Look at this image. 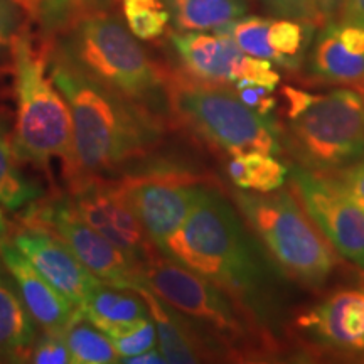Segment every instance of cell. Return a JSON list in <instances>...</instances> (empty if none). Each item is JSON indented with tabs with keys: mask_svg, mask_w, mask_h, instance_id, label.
<instances>
[{
	"mask_svg": "<svg viewBox=\"0 0 364 364\" xmlns=\"http://www.w3.org/2000/svg\"><path fill=\"white\" fill-rule=\"evenodd\" d=\"M51 75L73 117L75 157L66 182L108 177L161 144L166 124L159 113L105 88L61 51L51 56Z\"/></svg>",
	"mask_w": 364,
	"mask_h": 364,
	"instance_id": "6da1fadb",
	"label": "cell"
},
{
	"mask_svg": "<svg viewBox=\"0 0 364 364\" xmlns=\"http://www.w3.org/2000/svg\"><path fill=\"white\" fill-rule=\"evenodd\" d=\"M161 252L220 287L268 326L270 270L216 186L201 196Z\"/></svg>",
	"mask_w": 364,
	"mask_h": 364,
	"instance_id": "7a4b0ae2",
	"label": "cell"
},
{
	"mask_svg": "<svg viewBox=\"0 0 364 364\" xmlns=\"http://www.w3.org/2000/svg\"><path fill=\"white\" fill-rule=\"evenodd\" d=\"M145 287L179 314L216 359L255 363L279 353L270 327L238 300L156 248L139 263Z\"/></svg>",
	"mask_w": 364,
	"mask_h": 364,
	"instance_id": "3957f363",
	"label": "cell"
},
{
	"mask_svg": "<svg viewBox=\"0 0 364 364\" xmlns=\"http://www.w3.org/2000/svg\"><path fill=\"white\" fill-rule=\"evenodd\" d=\"M17 118L11 144L21 164H33L48 171L53 159H59L65 174L75 157L73 117L70 105L54 85L49 63L53 46L36 41L19 29L12 41Z\"/></svg>",
	"mask_w": 364,
	"mask_h": 364,
	"instance_id": "277c9868",
	"label": "cell"
},
{
	"mask_svg": "<svg viewBox=\"0 0 364 364\" xmlns=\"http://www.w3.org/2000/svg\"><path fill=\"white\" fill-rule=\"evenodd\" d=\"M284 139L302 167L332 176L364 157V95L334 90L326 95L284 86Z\"/></svg>",
	"mask_w": 364,
	"mask_h": 364,
	"instance_id": "5b68a950",
	"label": "cell"
},
{
	"mask_svg": "<svg viewBox=\"0 0 364 364\" xmlns=\"http://www.w3.org/2000/svg\"><path fill=\"white\" fill-rule=\"evenodd\" d=\"M61 51L85 75L130 102L162 115L166 68L152 61L130 29L110 12L95 14L68 31Z\"/></svg>",
	"mask_w": 364,
	"mask_h": 364,
	"instance_id": "8992f818",
	"label": "cell"
},
{
	"mask_svg": "<svg viewBox=\"0 0 364 364\" xmlns=\"http://www.w3.org/2000/svg\"><path fill=\"white\" fill-rule=\"evenodd\" d=\"M167 113L203 142L228 156L258 150L280 152L277 127L241 102L230 85L194 78L184 70L166 71Z\"/></svg>",
	"mask_w": 364,
	"mask_h": 364,
	"instance_id": "52a82bcc",
	"label": "cell"
},
{
	"mask_svg": "<svg viewBox=\"0 0 364 364\" xmlns=\"http://www.w3.org/2000/svg\"><path fill=\"white\" fill-rule=\"evenodd\" d=\"M233 199L285 275L307 289L326 284L338 265V255L289 191L255 193L238 189Z\"/></svg>",
	"mask_w": 364,
	"mask_h": 364,
	"instance_id": "ba28073f",
	"label": "cell"
},
{
	"mask_svg": "<svg viewBox=\"0 0 364 364\" xmlns=\"http://www.w3.org/2000/svg\"><path fill=\"white\" fill-rule=\"evenodd\" d=\"M115 181L159 250L179 230L201 196L216 186L209 177L167 161L125 172Z\"/></svg>",
	"mask_w": 364,
	"mask_h": 364,
	"instance_id": "9c48e42d",
	"label": "cell"
},
{
	"mask_svg": "<svg viewBox=\"0 0 364 364\" xmlns=\"http://www.w3.org/2000/svg\"><path fill=\"white\" fill-rule=\"evenodd\" d=\"M22 225L53 235L103 284L134 289L139 263L81 220L70 196L36 199L21 218Z\"/></svg>",
	"mask_w": 364,
	"mask_h": 364,
	"instance_id": "30bf717a",
	"label": "cell"
},
{
	"mask_svg": "<svg viewBox=\"0 0 364 364\" xmlns=\"http://www.w3.org/2000/svg\"><path fill=\"white\" fill-rule=\"evenodd\" d=\"M290 186L336 252L364 270V209L349 198L334 177L302 166L290 169Z\"/></svg>",
	"mask_w": 364,
	"mask_h": 364,
	"instance_id": "8fae6325",
	"label": "cell"
},
{
	"mask_svg": "<svg viewBox=\"0 0 364 364\" xmlns=\"http://www.w3.org/2000/svg\"><path fill=\"white\" fill-rule=\"evenodd\" d=\"M68 196L91 230L142 263L157 247L110 177H80L66 182Z\"/></svg>",
	"mask_w": 364,
	"mask_h": 364,
	"instance_id": "7c38bea8",
	"label": "cell"
},
{
	"mask_svg": "<svg viewBox=\"0 0 364 364\" xmlns=\"http://www.w3.org/2000/svg\"><path fill=\"white\" fill-rule=\"evenodd\" d=\"M182 70L194 78L221 85L250 81L275 90L280 75L267 59L248 56L223 33H177L171 36Z\"/></svg>",
	"mask_w": 364,
	"mask_h": 364,
	"instance_id": "4fadbf2b",
	"label": "cell"
},
{
	"mask_svg": "<svg viewBox=\"0 0 364 364\" xmlns=\"http://www.w3.org/2000/svg\"><path fill=\"white\" fill-rule=\"evenodd\" d=\"M297 327L322 351L364 354V287L327 295L297 318Z\"/></svg>",
	"mask_w": 364,
	"mask_h": 364,
	"instance_id": "5bb4252c",
	"label": "cell"
},
{
	"mask_svg": "<svg viewBox=\"0 0 364 364\" xmlns=\"http://www.w3.org/2000/svg\"><path fill=\"white\" fill-rule=\"evenodd\" d=\"M311 22L265 17H240L218 33L230 36L248 56L267 59L285 70H299L307 56L314 34Z\"/></svg>",
	"mask_w": 364,
	"mask_h": 364,
	"instance_id": "9a60e30c",
	"label": "cell"
},
{
	"mask_svg": "<svg viewBox=\"0 0 364 364\" xmlns=\"http://www.w3.org/2000/svg\"><path fill=\"white\" fill-rule=\"evenodd\" d=\"M12 243L31 265L80 311L90 295L103 284L65 243L46 231L21 226L14 235Z\"/></svg>",
	"mask_w": 364,
	"mask_h": 364,
	"instance_id": "2e32d148",
	"label": "cell"
},
{
	"mask_svg": "<svg viewBox=\"0 0 364 364\" xmlns=\"http://www.w3.org/2000/svg\"><path fill=\"white\" fill-rule=\"evenodd\" d=\"M0 260L12 275L31 317L43 332L65 334L83 314L44 279L12 241H0Z\"/></svg>",
	"mask_w": 364,
	"mask_h": 364,
	"instance_id": "e0dca14e",
	"label": "cell"
},
{
	"mask_svg": "<svg viewBox=\"0 0 364 364\" xmlns=\"http://www.w3.org/2000/svg\"><path fill=\"white\" fill-rule=\"evenodd\" d=\"M312 76L331 83H358L364 78V17L327 21L311 51Z\"/></svg>",
	"mask_w": 364,
	"mask_h": 364,
	"instance_id": "ac0fdd59",
	"label": "cell"
},
{
	"mask_svg": "<svg viewBox=\"0 0 364 364\" xmlns=\"http://www.w3.org/2000/svg\"><path fill=\"white\" fill-rule=\"evenodd\" d=\"M132 290L139 294L147 304L150 318L156 324L159 351L166 359V363L193 364L215 361V356L206 348V344L174 309L162 302L157 295H154L145 287L139 285Z\"/></svg>",
	"mask_w": 364,
	"mask_h": 364,
	"instance_id": "d6986e66",
	"label": "cell"
},
{
	"mask_svg": "<svg viewBox=\"0 0 364 364\" xmlns=\"http://www.w3.org/2000/svg\"><path fill=\"white\" fill-rule=\"evenodd\" d=\"M36 326L16 282L0 260V361L29 363L38 338Z\"/></svg>",
	"mask_w": 364,
	"mask_h": 364,
	"instance_id": "ffe728a7",
	"label": "cell"
},
{
	"mask_svg": "<svg viewBox=\"0 0 364 364\" xmlns=\"http://www.w3.org/2000/svg\"><path fill=\"white\" fill-rule=\"evenodd\" d=\"M81 314L91 326L97 327L103 334L150 317L147 304L139 294L129 289L102 284L90 295Z\"/></svg>",
	"mask_w": 364,
	"mask_h": 364,
	"instance_id": "44dd1931",
	"label": "cell"
},
{
	"mask_svg": "<svg viewBox=\"0 0 364 364\" xmlns=\"http://www.w3.org/2000/svg\"><path fill=\"white\" fill-rule=\"evenodd\" d=\"M44 38L66 34L80 21L110 12L118 0H12Z\"/></svg>",
	"mask_w": 364,
	"mask_h": 364,
	"instance_id": "7402d4cb",
	"label": "cell"
},
{
	"mask_svg": "<svg viewBox=\"0 0 364 364\" xmlns=\"http://www.w3.org/2000/svg\"><path fill=\"white\" fill-rule=\"evenodd\" d=\"M181 33H216L248 11L245 0H162Z\"/></svg>",
	"mask_w": 364,
	"mask_h": 364,
	"instance_id": "603a6c76",
	"label": "cell"
},
{
	"mask_svg": "<svg viewBox=\"0 0 364 364\" xmlns=\"http://www.w3.org/2000/svg\"><path fill=\"white\" fill-rule=\"evenodd\" d=\"M228 174L238 189L272 193L284 186L287 169L272 154L250 150L231 156L228 162Z\"/></svg>",
	"mask_w": 364,
	"mask_h": 364,
	"instance_id": "cb8c5ba5",
	"label": "cell"
},
{
	"mask_svg": "<svg viewBox=\"0 0 364 364\" xmlns=\"http://www.w3.org/2000/svg\"><path fill=\"white\" fill-rule=\"evenodd\" d=\"M19 164L11 140L0 132V206L11 211L27 208L43 194L39 184L22 174Z\"/></svg>",
	"mask_w": 364,
	"mask_h": 364,
	"instance_id": "d4e9b609",
	"label": "cell"
},
{
	"mask_svg": "<svg viewBox=\"0 0 364 364\" xmlns=\"http://www.w3.org/2000/svg\"><path fill=\"white\" fill-rule=\"evenodd\" d=\"M68 349L71 364H113L120 363L110 338L90 324L86 318H80L66 332Z\"/></svg>",
	"mask_w": 364,
	"mask_h": 364,
	"instance_id": "484cf974",
	"label": "cell"
},
{
	"mask_svg": "<svg viewBox=\"0 0 364 364\" xmlns=\"http://www.w3.org/2000/svg\"><path fill=\"white\" fill-rule=\"evenodd\" d=\"M130 33L142 41L161 38L171 16L162 0H122Z\"/></svg>",
	"mask_w": 364,
	"mask_h": 364,
	"instance_id": "4316f807",
	"label": "cell"
},
{
	"mask_svg": "<svg viewBox=\"0 0 364 364\" xmlns=\"http://www.w3.org/2000/svg\"><path fill=\"white\" fill-rule=\"evenodd\" d=\"M108 338H110L117 354L120 356V361L124 363L125 359L152 349L156 346L157 331L152 318L147 317L142 321L132 322L122 329L113 331L112 334H108Z\"/></svg>",
	"mask_w": 364,
	"mask_h": 364,
	"instance_id": "83f0119b",
	"label": "cell"
},
{
	"mask_svg": "<svg viewBox=\"0 0 364 364\" xmlns=\"http://www.w3.org/2000/svg\"><path fill=\"white\" fill-rule=\"evenodd\" d=\"M29 363L71 364V354H70V349H68L66 336L43 332L41 338H36Z\"/></svg>",
	"mask_w": 364,
	"mask_h": 364,
	"instance_id": "f1b7e54d",
	"label": "cell"
},
{
	"mask_svg": "<svg viewBox=\"0 0 364 364\" xmlns=\"http://www.w3.org/2000/svg\"><path fill=\"white\" fill-rule=\"evenodd\" d=\"M233 88L241 102L260 117L268 118L277 108V98L273 97V90L268 86L250 83V81H238L233 85Z\"/></svg>",
	"mask_w": 364,
	"mask_h": 364,
	"instance_id": "f546056e",
	"label": "cell"
},
{
	"mask_svg": "<svg viewBox=\"0 0 364 364\" xmlns=\"http://www.w3.org/2000/svg\"><path fill=\"white\" fill-rule=\"evenodd\" d=\"M260 2L279 17L306 21L311 24L322 22L316 6H314V0H260Z\"/></svg>",
	"mask_w": 364,
	"mask_h": 364,
	"instance_id": "4dcf8cb0",
	"label": "cell"
},
{
	"mask_svg": "<svg viewBox=\"0 0 364 364\" xmlns=\"http://www.w3.org/2000/svg\"><path fill=\"white\" fill-rule=\"evenodd\" d=\"M331 177H334V181L349 194V198L364 209V157Z\"/></svg>",
	"mask_w": 364,
	"mask_h": 364,
	"instance_id": "1f68e13d",
	"label": "cell"
},
{
	"mask_svg": "<svg viewBox=\"0 0 364 364\" xmlns=\"http://www.w3.org/2000/svg\"><path fill=\"white\" fill-rule=\"evenodd\" d=\"M17 31V6L12 0H0V54L7 49L11 51Z\"/></svg>",
	"mask_w": 364,
	"mask_h": 364,
	"instance_id": "d6a6232c",
	"label": "cell"
},
{
	"mask_svg": "<svg viewBox=\"0 0 364 364\" xmlns=\"http://www.w3.org/2000/svg\"><path fill=\"white\" fill-rule=\"evenodd\" d=\"M346 0H314V6H316L318 17L321 21H331L334 19L338 14L343 11Z\"/></svg>",
	"mask_w": 364,
	"mask_h": 364,
	"instance_id": "836d02e7",
	"label": "cell"
},
{
	"mask_svg": "<svg viewBox=\"0 0 364 364\" xmlns=\"http://www.w3.org/2000/svg\"><path fill=\"white\" fill-rule=\"evenodd\" d=\"M124 363H129V364H161V363H166V359L161 354V351H157V349H149V351L145 353H140L136 354V356H132L129 359H125Z\"/></svg>",
	"mask_w": 364,
	"mask_h": 364,
	"instance_id": "e575fe53",
	"label": "cell"
},
{
	"mask_svg": "<svg viewBox=\"0 0 364 364\" xmlns=\"http://www.w3.org/2000/svg\"><path fill=\"white\" fill-rule=\"evenodd\" d=\"M341 14H344V16L364 17V0H346Z\"/></svg>",
	"mask_w": 364,
	"mask_h": 364,
	"instance_id": "d590c367",
	"label": "cell"
},
{
	"mask_svg": "<svg viewBox=\"0 0 364 364\" xmlns=\"http://www.w3.org/2000/svg\"><path fill=\"white\" fill-rule=\"evenodd\" d=\"M6 231H7V221L6 218H4V213L0 211V236L6 235Z\"/></svg>",
	"mask_w": 364,
	"mask_h": 364,
	"instance_id": "8d00e7d4",
	"label": "cell"
},
{
	"mask_svg": "<svg viewBox=\"0 0 364 364\" xmlns=\"http://www.w3.org/2000/svg\"><path fill=\"white\" fill-rule=\"evenodd\" d=\"M358 90H359V91H361V93L364 95V78H363V80H359V81H358Z\"/></svg>",
	"mask_w": 364,
	"mask_h": 364,
	"instance_id": "74e56055",
	"label": "cell"
}]
</instances>
